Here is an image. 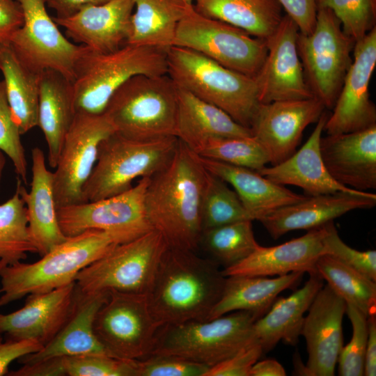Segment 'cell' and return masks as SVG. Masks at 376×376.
I'll use <instances>...</instances> for the list:
<instances>
[{
  "label": "cell",
  "mask_w": 376,
  "mask_h": 376,
  "mask_svg": "<svg viewBox=\"0 0 376 376\" xmlns=\"http://www.w3.org/2000/svg\"><path fill=\"white\" fill-rule=\"evenodd\" d=\"M168 245L152 229L127 242L118 244L84 268L75 279L84 293L111 290L147 295Z\"/></svg>",
  "instance_id": "obj_9"
},
{
  "label": "cell",
  "mask_w": 376,
  "mask_h": 376,
  "mask_svg": "<svg viewBox=\"0 0 376 376\" xmlns=\"http://www.w3.org/2000/svg\"><path fill=\"white\" fill-rule=\"evenodd\" d=\"M317 97L260 103L252 119V136L266 152L271 165L293 155L304 130L325 109Z\"/></svg>",
  "instance_id": "obj_18"
},
{
  "label": "cell",
  "mask_w": 376,
  "mask_h": 376,
  "mask_svg": "<svg viewBox=\"0 0 376 376\" xmlns=\"http://www.w3.org/2000/svg\"><path fill=\"white\" fill-rule=\"evenodd\" d=\"M209 367L185 359L152 354L136 361L135 376H205Z\"/></svg>",
  "instance_id": "obj_46"
},
{
  "label": "cell",
  "mask_w": 376,
  "mask_h": 376,
  "mask_svg": "<svg viewBox=\"0 0 376 376\" xmlns=\"http://www.w3.org/2000/svg\"><path fill=\"white\" fill-rule=\"evenodd\" d=\"M299 29L284 15L276 31L266 40L267 52L254 77L260 103L313 97L298 54Z\"/></svg>",
  "instance_id": "obj_17"
},
{
  "label": "cell",
  "mask_w": 376,
  "mask_h": 376,
  "mask_svg": "<svg viewBox=\"0 0 376 376\" xmlns=\"http://www.w3.org/2000/svg\"><path fill=\"white\" fill-rule=\"evenodd\" d=\"M324 111L308 140L283 162L265 166L258 172L280 185H293L311 196L336 192H358L337 182L327 171L320 150V142L328 118Z\"/></svg>",
  "instance_id": "obj_25"
},
{
  "label": "cell",
  "mask_w": 376,
  "mask_h": 376,
  "mask_svg": "<svg viewBox=\"0 0 376 376\" xmlns=\"http://www.w3.org/2000/svg\"><path fill=\"white\" fill-rule=\"evenodd\" d=\"M206 174L198 155L178 139L168 164L150 177L146 215L168 246L194 251L199 246Z\"/></svg>",
  "instance_id": "obj_1"
},
{
  "label": "cell",
  "mask_w": 376,
  "mask_h": 376,
  "mask_svg": "<svg viewBox=\"0 0 376 376\" xmlns=\"http://www.w3.org/2000/svg\"><path fill=\"white\" fill-rule=\"evenodd\" d=\"M185 1H187L190 4H192L193 3V0H185Z\"/></svg>",
  "instance_id": "obj_55"
},
{
  "label": "cell",
  "mask_w": 376,
  "mask_h": 376,
  "mask_svg": "<svg viewBox=\"0 0 376 376\" xmlns=\"http://www.w3.org/2000/svg\"><path fill=\"white\" fill-rule=\"evenodd\" d=\"M109 0H45L46 4L54 9L56 17H69L90 6L99 5Z\"/></svg>",
  "instance_id": "obj_51"
},
{
  "label": "cell",
  "mask_w": 376,
  "mask_h": 376,
  "mask_svg": "<svg viewBox=\"0 0 376 376\" xmlns=\"http://www.w3.org/2000/svg\"><path fill=\"white\" fill-rule=\"evenodd\" d=\"M320 150L327 171L337 182L360 191L376 189V125L322 136Z\"/></svg>",
  "instance_id": "obj_21"
},
{
  "label": "cell",
  "mask_w": 376,
  "mask_h": 376,
  "mask_svg": "<svg viewBox=\"0 0 376 376\" xmlns=\"http://www.w3.org/2000/svg\"><path fill=\"white\" fill-rule=\"evenodd\" d=\"M149 180L150 177L142 178L130 189L108 198L58 207L63 233L68 237L99 230L112 235L121 244L152 230L145 207Z\"/></svg>",
  "instance_id": "obj_13"
},
{
  "label": "cell",
  "mask_w": 376,
  "mask_h": 376,
  "mask_svg": "<svg viewBox=\"0 0 376 376\" xmlns=\"http://www.w3.org/2000/svg\"><path fill=\"white\" fill-rule=\"evenodd\" d=\"M125 44L167 50L173 46L179 22L192 7L185 0H134Z\"/></svg>",
  "instance_id": "obj_33"
},
{
  "label": "cell",
  "mask_w": 376,
  "mask_h": 376,
  "mask_svg": "<svg viewBox=\"0 0 376 376\" xmlns=\"http://www.w3.org/2000/svg\"><path fill=\"white\" fill-rule=\"evenodd\" d=\"M120 244L111 234L88 230L68 237L38 261L0 267V308L29 295L75 282L78 274Z\"/></svg>",
  "instance_id": "obj_3"
},
{
  "label": "cell",
  "mask_w": 376,
  "mask_h": 376,
  "mask_svg": "<svg viewBox=\"0 0 376 376\" xmlns=\"http://www.w3.org/2000/svg\"><path fill=\"white\" fill-rule=\"evenodd\" d=\"M368 338L366 343L364 375H376V314L367 317Z\"/></svg>",
  "instance_id": "obj_52"
},
{
  "label": "cell",
  "mask_w": 376,
  "mask_h": 376,
  "mask_svg": "<svg viewBox=\"0 0 376 376\" xmlns=\"http://www.w3.org/2000/svg\"><path fill=\"white\" fill-rule=\"evenodd\" d=\"M287 15L296 24L299 32L311 33L316 22V0H276Z\"/></svg>",
  "instance_id": "obj_48"
},
{
  "label": "cell",
  "mask_w": 376,
  "mask_h": 376,
  "mask_svg": "<svg viewBox=\"0 0 376 376\" xmlns=\"http://www.w3.org/2000/svg\"><path fill=\"white\" fill-rule=\"evenodd\" d=\"M21 135L12 116L3 81L0 79V149L11 160L18 177L27 184L28 164Z\"/></svg>",
  "instance_id": "obj_45"
},
{
  "label": "cell",
  "mask_w": 376,
  "mask_h": 376,
  "mask_svg": "<svg viewBox=\"0 0 376 376\" xmlns=\"http://www.w3.org/2000/svg\"><path fill=\"white\" fill-rule=\"evenodd\" d=\"M5 153L0 149V182L1 179V175L3 170L6 164V157Z\"/></svg>",
  "instance_id": "obj_54"
},
{
  "label": "cell",
  "mask_w": 376,
  "mask_h": 376,
  "mask_svg": "<svg viewBox=\"0 0 376 376\" xmlns=\"http://www.w3.org/2000/svg\"><path fill=\"white\" fill-rule=\"evenodd\" d=\"M353 60L324 127L327 134L363 130L376 125L369 84L376 66V26L355 42Z\"/></svg>",
  "instance_id": "obj_16"
},
{
  "label": "cell",
  "mask_w": 376,
  "mask_h": 376,
  "mask_svg": "<svg viewBox=\"0 0 376 376\" xmlns=\"http://www.w3.org/2000/svg\"><path fill=\"white\" fill-rule=\"evenodd\" d=\"M162 326L149 308L147 295L109 291L98 310L93 329L111 357L142 360L151 355Z\"/></svg>",
  "instance_id": "obj_12"
},
{
  "label": "cell",
  "mask_w": 376,
  "mask_h": 376,
  "mask_svg": "<svg viewBox=\"0 0 376 376\" xmlns=\"http://www.w3.org/2000/svg\"><path fill=\"white\" fill-rule=\"evenodd\" d=\"M167 50L128 44L106 53L87 48L71 82L75 113H102L112 95L134 76L167 75Z\"/></svg>",
  "instance_id": "obj_4"
},
{
  "label": "cell",
  "mask_w": 376,
  "mask_h": 376,
  "mask_svg": "<svg viewBox=\"0 0 376 376\" xmlns=\"http://www.w3.org/2000/svg\"><path fill=\"white\" fill-rule=\"evenodd\" d=\"M37 253L29 228L26 207L18 189L0 204V267L25 260Z\"/></svg>",
  "instance_id": "obj_37"
},
{
  "label": "cell",
  "mask_w": 376,
  "mask_h": 376,
  "mask_svg": "<svg viewBox=\"0 0 376 376\" xmlns=\"http://www.w3.org/2000/svg\"><path fill=\"white\" fill-rule=\"evenodd\" d=\"M316 272L347 304L367 317L376 314V283L354 269L323 254L315 264Z\"/></svg>",
  "instance_id": "obj_36"
},
{
  "label": "cell",
  "mask_w": 376,
  "mask_h": 376,
  "mask_svg": "<svg viewBox=\"0 0 376 376\" xmlns=\"http://www.w3.org/2000/svg\"><path fill=\"white\" fill-rule=\"evenodd\" d=\"M375 204L376 194L368 191L320 194L281 207L259 221L276 240L290 231L317 228L347 212Z\"/></svg>",
  "instance_id": "obj_22"
},
{
  "label": "cell",
  "mask_w": 376,
  "mask_h": 376,
  "mask_svg": "<svg viewBox=\"0 0 376 376\" xmlns=\"http://www.w3.org/2000/svg\"><path fill=\"white\" fill-rule=\"evenodd\" d=\"M283 366L276 360L267 359L258 361L252 366L250 376H285Z\"/></svg>",
  "instance_id": "obj_53"
},
{
  "label": "cell",
  "mask_w": 376,
  "mask_h": 376,
  "mask_svg": "<svg viewBox=\"0 0 376 376\" xmlns=\"http://www.w3.org/2000/svg\"><path fill=\"white\" fill-rule=\"evenodd\" d=\"M75 113L71 81L52 70L40 72L38 127L44 134L52 168L56 166Z\"/></svg>",
  "instance_id": "obj_31"
},
{
  "label": "cell",
  "mask_w": 376,
  "mask_h": 376,
  "mask_svg": "<svg viewBox=\"0 0 376 376\" xmlns=\"http://www.w3.org/2000/svg\"><path fill=\"white\" fill-rule=\"evenodd\" d=\"M226 279L214 260L168 246L146 295L149 308L162 327L207 320Z\"/></svg>",
  "instance_id": "obj_2"
},
{
  "label": "cell",
  "mask_w": 376,
  "mask_h": 376,
  "mask_svg": "<svg viewBox=\"0 0 376 376\" xmlns=\"http://www.w3.org/2000/svg\"><path fill=\"white\" fill-rule=\"evenodd\" d=\"M176 89L175 136L193 151L212 138L252 136L250 128L222 109L186 90L177 86Z\"/></svg>",
  "instance_id": "obj_30"
},
{
  "label": "cell",
  "mask_w": 376,
  "mask_h": 376,
  "mask_svg": "<svg viewBox=\"0 0 376 376\" xmlns=\"http://www.w3.org/2000/svg\"><path fill=\"white\" fill-rule=\"evenodd\" d=\"M173 46L194 50L221 65L254 78L267 52L266 40L192 7L179 22Z\"/></svg>",
  "instance_id": "obj_11"
},
{
  "label": "cell",
  "mask_w": 376,
  "mask_h": 376,
  "mask_svg": "<svg viewBox=\"0 0 376 376\" xmlns=\"http://www.w3.org/2000/svg\"><path fill=\"white\" fill-rule=\"evenodd\" d=\"M134 0H109L90 6L66 17H54L68 38L91 51L106 53L124 45L128 38Z\"/></svg>",
  "instance_id": "obj_23"
},
{
  "label": "cell",
  "mask_w": 376,
  "mask_h": 376,
  "mask_svg": "<svg viewBox=\"0 0 376 376\" xmlns=\"http://www.w3.org/2000/svg\"><path fill=\"white\" fill-rule=\"evenodd\" d=\"M1 315V314H0V316Z\"/></svg>",
  "instance_id": "obj_56"
},
{
  "label": "cell",
  "mask_w": 376,
  "mask_h": 376,
  "mask_svg": "<svg viewBox=\"0 0 376 376\" xmlns=\"http://www.w3.org/2000/svg\"><path fill=\"white\" fill-rule=\"evenodd\" d=\"M0 70L13 118L24 134L38 126L40 73L26 68L9 45L0 47Z\"/></svg>",
  "instance_id": "obj_35"
},
{
  "label": "cell",
  "mask_w": 376,
  "mask_h": 376,
  "mask_svg": "<svg viewBox=\"0 0 376 376\" xmlns=\"http://www.w3.org/2000/svg\"><path fill=\"white\" fill-rule=\"evenodd\" d=\"M196 12L263 40L278 28L282 8L276 0H193Z\"/></svg>",
  "instance_id": "obj_34"
},
{
  "label": "cell",
  "mask_w": 376,
  "mask_h": 376,
  "mask_svg": "<svg viewBox=\"0 0 376 376\" xmlns=\"http://www.w3.org/2000/svg\"><path fill=\"white\" fill-rule=\"evenodd\" d=\"M108 296L109 292L84 293L77 288L72 311L63 328L41 350L21 357L18 361L31 364L54 357L87 354L109 355L93 329L95 315Z\"/></svg>",
  "instance_id": "obj_26"
},
{
  "label": "cell",
  "mask_w": 376,
  "mask_h": 376,
  "mask_svg": "<svg viewBox=\"0 0 376 376\" xmlns=\"http://www.w3.org/2000/svg\"><path fill=\"white\" fill-rule=\"evenodd\" d=\"M136 361L96 354L61 357L68 376H135Z\"/></svg>",
  "instance_id": "obj_42"
},
{
  "label": "cell",
  "mask_w": 376,
  "mask_h": 376,
  "mask_svg": "<svg viewBox=\"0 0 376 376\" xmlns=\"http://www.w3.org/2000/svg\"><path fill=\"white\" fill-rule=\"evenodd\" d=\"M256 320L252 313L237 311L207 320L163 326L151 355L177 357L210 368L256 341Z\"/></svg>",
  "instance_id": "obj_8"
},
{
  "label": "cell",
  "mask_w": 376,
  "mask_h": 376,
  "mask_svg": "<svg viewBox=\"0 0 376 376\" xmlns=\"http://www.w3.org/2000/svg\"><path fill=\"white\" fill-rule=\"evenodd\" d=\"M324 225L276 246L259 245L246 258L222 269L223 274L225 276H270L292 272L315 273L316 262L324 254Z\"/></svg>",
  "instance_id": "obj_24"
},
{
  "label": "cell",
  "mask_w": 376,
  "mask_h": 376,
  "mask_svg": "<svg viewBox=\"0 0 376 376\" xmlns=\"http://www.w3.org/2000/svg\"><path fill=\"white\" fill-rule=\"evenodd\" d=\"M252 221L243 220L205 230L200 244L219 265L224 268L233 266L260 245L254 237Z\"/></svg>",
  "instance_id": "obj_38"
},
{
  "label": "cell",
  "mask_w": 376,
  "mask_h": 376,
  "mask_svg": "<svg viewBox=\"0 0 376 376\" xmlns=\"http://www.w3.org/2000/svg\"><path fill=\"white\" fill-rule=\"evenodd\" d=\"M114 132L104 113H75L53 172L57 208L84 203L83 188L96 163L100 143Z\"/></svg>",
  "instance_id": "obj_15"
},
{
  "label": "cell",
  "mask_w": 376,
  "mask_h": 376,
  "mask_svg": "<svg viewBox=\"0 0 376 376\" xmlns=\"http://www.w3.org/2000/svg\"><path fill=\"white\" fill-rule=\"evenodd\" d=\"M194 152L202 157L256 171L269 164L266 152L253 136L212 138Z\"/></svg>",
  "instance_id": "obj_40"
},
{
  "label": "cell",
  "mask_w": 376,
  "mask_h": 376,
  "mask_svg": "<svg viewBox=\"0 0 376 376\" xmlns=\"http://www.w3.org/2000/svg\"><path fill=\"white\" fill-rule=\"evenodd\" d=\"M23 22V11L17 0H0V47L9 45Z\"/></svg>",
  "instance_id": "obj_50"
},
{
  "label": "cell",
  "mask_w": 376,
  "mask_h": 376,
  "mask_svg": "<svg viewBox=\"0 0 376 376\" xmlns=\"http://www.w3.org/2000/svg\"><path fill=\"white\" fill-rule=\"evenodd\" d=\"M198 157L207 171L234 189L252 221H259L281 207L306 198L272 182L255 170Z\"/></svg>",
  "instance_id": "obj_28"
},
{
  "label": "cell",
  "mask_w": 376,
  "mask_h": 376,
  "mask_svg": "<svg viewBox=\"0 0 376 376\" xmlns=\"http://www.w3.org/2000/svg\"><path fill=\"white\" fill-rule=\"evenodd\" d=\"M316 3L318 8L330 9L355 42L376 26V0H316Z\"/></svg>",
  "instance_id": "obj_41"
},
{
  "label": "cell",
  "mask_w": 376,
  "mask_h": 376,
  "mask_svg": "<svg viewBox=\"0 0 376 376\" xmlns=\"http://www.w3.org/2000/svg\"><path fill=\"white\" fill-rule=\"evenodd\" d=\"M347 303L327 284L318 292L304 316L301 336L306 341V375L333 376L343 346L342 322Z\"/></svg>",
  "instance_id": "obj_19"
},
{
  "label": "cell",
  "mask_w": 376,
  "mask_h": 376,
  "mask_svg": "<svg viewBox=\"0 0 376 376\" xmlns=\"http://www.w3.org/2000/svg\"><path fill=\"white\" fill-rule=\"evenodd\" d=\"M304 274L292 272L272 279L267 276H226L221 296L207 320L237 311H248L258 320L267 312L281 292L295 287Z\"/></svg>",
  "instance_id": "obj_32"
},
{
  "label": "cell",
  "mask_w": 376,
  "mask_h": 376,
  "mask_svg": "<svg viewBox=\"0 0 376 376\" xmlns=\"http://www.w3.org/2000/svg\"><path fill=\"white\" fill-rule=\"evenodd\" d=\"M32 179L28 192L18 177L16 187L26 207L29 228L37 253L45 255L67 238L58 220L53 189V172L47 167L43 151L38 147L31 150Z\"/></svg>",
  "instance_id": "obj_27"
},
{
  "label": "cell",
  "mask_w": 376,
  "mask_h": 376,
  "mask_svg": "<svg viewBox=\"0 0 376 376\" xmlns=\"http://www.w3.org/2000/svg\"><path fill=\"white\" fill-rule=\"evenodd\" d=\"M355 42L343 31L329 8H318L315 26L307 35L299 32L298 54L313 96L332 109L350 68Z\"/></svg>",
  "instance_id": "obj_10"
},
{
  "label": "cell",
  "mask_w": 376,
  "mask_h": 376,
  "mask_svg": "<svg viewBox=\"0 0 376 376\" xmlns=\"http://www.w3.org/2000/svg\"><path fill=\"white\" fill-rule=\"evenodd\" d=\"M22 9V26L11 37L9 46L29 70L40 73L52 70L71 82L75 68L87 47L70 41L46 10L45 0H17Z\"/></svg>",
  "instance_id": "obj_14"
},
{
  "label": "cell",
  "mask_w": 376,
  "mask_h": 376,
  "mask_svg": "<svg viewBox=\"0 0 376 376\" xmlns=\"http://www.w3.org/2000/svg\"><path fill=\"white\" fill-rule=\"evenodd\" d=\"M103 113L115 132L130 139L175 136L176 86L168 75L134 76L112 95Z\"/></svg>",
  "instance_id": "obj_6"
},
{
  "label": "cell",
  "mask_w": 376,
  "mask_h": 376,
  "mask_svg": "<svg viewBox=\"0 0 376 376\" xmlns=\"http://www.w3.org/2000/svg\"><path fill=\"white\" fill-rule=\"evenodd\" d=\"M309 276L301 288L288 297H277L267 312L255 321L254 336L263 354L274 349L280 341L292 346L297 344L304 313L324 285L323 279L317 272Z\"/></svg>",
  "instance_id": "obj_29"
},
{
  "label": "cell",
  "mask_w": 376,
  "mask_h": 376,
  "mask_svg": "<svg viewBox=\"0 0 376 376\" xmlns=\"http://www.w3.org/2000/svg\"><path fill=\"white\" fill-rule=\"evenodd\" d=\"M322 244L324 254L354 269L376 281V251H358L347 245L339 237L334 221L325 225Z\"/></svg>",
  "instance_id": "obj_44"
},
{
  "label": "cell",
  "mask_w": 376,
  "mask_h": 376,
  "mask_svg": "<svg viewBox=\"0 0 376 376\" xmlns=\"http://www.w3.org/2000/svg\"><path fill=\"white\" fill-rule=\"evenodd\" d=\"M178 142L175 136L140 141L113 133L100 143L96 163L83 188L84 203L123 193L136 178L152 176L170 161Z\"/></svg>",
  "instance_id": "obj_7"
},
{
  "label": "cell",
  "mask_w": 376,
  "mask_h": 376,
  "mask_svg": "<svg viewBox=\"0 0 376 376\" xmlns=\"http://www.w3.org/2000/svg\"><path fill=\"white\" fill-rule=\"evenodd\" d=\"M243 220L251 219L236 192L207 171L201 204L203 231Z\"/></svg>",
  "instance_id": "obj_39"
},
{
  "label": "cell",
  "mask_w": 376,
  "mask_h": 376,
  "mask_svg": "<svg viewBox=\"0 0 376 376\" xmlns=\"http://www.w3.org/2000/svg\"><path fill=\"white\" fill-rule=\"evenodd\" d=\"M346 314L350 320L352 334L350 341L343 346L338 356V375H364V363L368 338L367 316L352 304H347Z\"/></svg>",
  "instance_id": "obj_43"
},
{
  "label": "cell",
  "mask_w": 376,
  "mask_h": 376,
  "mask_svg": "<svg viewBox=\"0 0 376 376\" xmlns=\"http://www.w3.org/2000/svg\"><path fill=\"white\" fill-rule=\"evenodd\" d=\"M167 75L174 84L226 112L250 128L260 104L254 78L187 48L167 50Z\"/></svg>",
  "instance_id": "obj_5"
},
{
  "label": "cell",
  "mask_w": 376,
  "mask_h": 376,
  "mask_svg": "<svg viewBox=\"0 0 376 376\" xmlns=\"http://www.w3.org/2000/svg\"><path fill=\"white\" fill-rule=\"evenodd\" d=\"M76 283L26 296L17 311L0 316V332L14 340H33L43 347L60 331L73 308Z\"/></svg>",
  "instance_id": "obj_20"
},
{
  "label": "cell",
  "mask_w": 376,
  "mask_h": 376,
  "mask_svg": "<svg viewBox=\"0 0 376 376\" xmlns=\"http://www.w3.org/2000/svg\"><path fill=\"white\" fill-rule=\"evenodd\" d=\"M42 345L33 340H14L8 338L3 340L0 332V376L8 373V368L12 362L21 357L36 352Z\"/></svg>",
  "instance_id": "obj_49"
},
{
  "label": "cell",
  "mask_w": 376,
  "mask_h": 376,
  "mask_svg": "<svg viewBox=\"0 0 376 376\" xmlns=\"http://www.w3.org/2000/svg\"><path fill=\"white\" fill-rule=\"evenodd\" d=\"M263 354L256 340L207 370L205 376H250L252 366Z\"/></svg>",
  "instance_id": "obj_47"
}]
</instances>
